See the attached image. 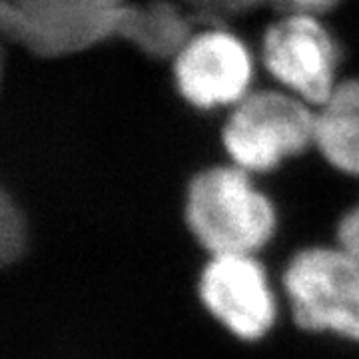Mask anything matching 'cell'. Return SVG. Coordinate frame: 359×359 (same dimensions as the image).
Segmentation results:
<instances>
[{"mask_svg": "<svg viewBox=\"0 0 359 359\" xmlns=\"http://www.w3.org/2000/svg\"><path fill=\"white\" fill-rule=\"evenodd\" d=\"M2 32L26 52L62 58L124 40L150 58H174L198 18L170 0H2Z\"/></svg>", "mask_w": 359, "mask_h": 359, "instance_id": "obj_1", "label": "cell"}, {"mask_svg": "<svg viewBox=\"0 0 359 359\" xmlns=\"http://www.w3.org/2000/svg\"><path fill=\"white\" fill-rule=\"evenodd\" d=\"M184 216L212 256L256 254L273 238L278 224L271 200L236 164L196 174L188 184Z\"/></svg>", "mask_w": 359, "mask_h": 359, "instance_id": "obj_2", "label": "cell"}, {"mask_svg": "<svg viewBox=\"0 0 359 359\" xmlns=\"http://www.w3.org/2000/svg\"><path fill=\"white\" fill-rule=\"evenodd\" d=\"M282 283L302 330L359 344V259L353 254L341 245L306 248L287 262Z\"/></svg>", "mask_w": 359, "mask_h": 359, "instance_id": "obj_3", "label": "cell"}, {"mask_svg": "<svg viewBox=\"0 0 359 359\" xmlns=\"http://www.w3.org/2000/svg\"><path fill=\"white\" fill-rule=\"evenodd\" d=\"M222 140L236 166L269 172L313 144L316 114L292 92H250L233 106Z\"/></svg>", "mask_w": 359, "mask_h": 359, "instance_id": "obj_4", "label": "cell"}, {"mask_svg": "<svg viewBox=\"0 0 359 359\" xmlns=\"http://www.w3.org/2000/svg\"><path fill=\"white\" fill-rule=\"evenodd\" d=\"M262 58L269 74L309 106H321L339 84L341 52L320 16L283 14L266 30Z\"/></svg>", "mask_w": 359, "mask_h": 359, "instance_id": "obj_5", "label": "cell"}, {"mask_svg": "<svg viewBox=\"0 0 359 359\" xmlns=\"http://www.w3.org/2000/svg\"><path fill=\"white\" fill-rule=\"evenodd\" d=\"M172 62L180 96L198 110L236 106L250 94L252 54L244 40L219 25L196 30Z\"/></svg>", "mask_w": 359, "mask_h": 359, "instance_id": "obj_6", "label": "cell"}, {"mask_svg": "<svg viewBox=\"0 0 359 359\" xmlns=\"http://www.w3.org/2000/svg\"><path fill=\"white\" fill-rule=\"evenodd\" d=\"M198 294L205 309L238 339L257 341L276 325L278 299L256 254H218L205 264Z\"/></svg>", "mask_w": 359, "mask_h": 359, "instance_id": "obj_7", "label": "cell"}, {"mask_svg": "<svg viewBox=\"0 0 359 359\" xmlns=\"http://www.w3.org/2000/svg\"><path fill=\"white\" fill-rule=\"evenodd\" d=\"M337 170L359 176V80L339 82L316 114V140Z\"/></svg>", "mask_w": 359, "mask_h": 359, "instance_id": "obj_8", "label": "cell"}, {"mask_svg": "<svg viewBox=\"0 0 359 359\" xmlns=\"http://www.w3.org/2000/svg\"><path fill=\"white\" fill-rule=\"evenodd\" d=\"M28 244V226L25 212L14 202L11 194H2L0 200V257L8 266L25 254Z\"/></svg>", "mask_w": 359, "mask_h": 359, "instance_id": "obj_9", "label": "cell"}, {"mask_svg": "<svg viewBox=\"0 0 359 359\" xmlns=\"http://www.w3.org/2000/svg\"><path fill=\"white\" fill-rule=\"evenodd\" d=\"M186 8L208 25H219L236 16L252 13L268 0H182Z\"/></svg>", "mask_w": 359, "mask_h": 359, "instance_id": "obj_10", "label": "cell"}, {"mask_svg": "<svg viewBox=\"0 0 359 359\" xmlns=\"http://www.w3.org/2000/svg\"><path fill=\"white\" fill-rule=\"evenodd\" d=\"M337 242L359 259V204L351 208L337 224Z\"/></svg>", "mask_w": 359, "mask_h": 359, "instance_id": "obj_11", "label": "cell"}, {"mask_svg": "<svg viewBox=\"0 0 359 359\" xmlns=\"http://www.w3.org/2000/svg\"><path fill=\"white\" fill-rule=\"evenodd\" d=\"M285 14H311L320 16L335 8L341 0H273Z\"/></svg>", "mask_w": 359, "mask_h": 359, "instance_id": "obj_12", "label": "cell"}]
</instances>
